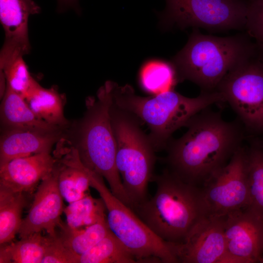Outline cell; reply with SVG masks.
Returning <instances> with one entry per match:
<instances>
[{
    "instance_id": "cell-1",
    "label": "cell",
    "mask_w": 263,
    "mask_h": 263,
    "mask_svg": "<svg viewBox=\"0 0 263 263\" xmlns=\"http://www.w3.org/2000/svg\"><path fill=\"white\" fill-rule=\"evenodd\" d=\"M208 108L192 116L180 138L171 139L166 148L169 169L186 183H204L225 166L242 147L240 123L227 121Z\"/></svg>"
},
{
    "instance_id": "cell-2",
    "label": "cell",
    "mask_w": 263,
    "mask_h": 263,
    "mask_svg": "<svg viewBox=\"0 0 263 263\" xmlns=\"http://www.w3.org/2000/svg\"><path fill=\"white\" fill-rule=\"evenodd\" d=\"M113 81H107L96 95L85 101L86 110L80 120L70 125L68 139L77 150L82 163L104 178L112 193L131 207L116 165L117 146L111 116Z\"/></svg>"
},
{
    "instance_id": "cell-3",
    "label": "cell",
    "mask_w": 263,
    "mask_h": 263,
    "mask_svg": "<svg viewBox=\"0 0 263 263\" xmlns=\"http://www.w3.org/2000/svg\"><path fill=\"white\" fill-rule=\"evenodd\" d=\"M112 96L115 105L147 125L155 151L166 149L173 133L185 127L196 113L214 104L225 102L216 90L202 92L192 98L173 90L144 97L136 94L130 85L119 86L113 81Z\"/></svg>"
},
{
    "instance_id": "cell-4",
    "label": "cell",
    "mask_w": 263,
    "mask_h": 263,
    "mask_svg": "<svg viewBox=\"0 0 263 263\" xmlns=\"http://www.w3.org/2000/svg\"><path fill=\"white\" fill-rule=\"evenodd\" d=\"M154 195L132 209L159 238L182 242L195 224L207 215L202 189L185 182L168 169L151 178Z\"/></svg>"
},
{
    "instance_id": "cell-5",
    "label": "cell",
    "mask_w": 263,
    "mask_h": 263,
    "mask_svg": "<svg viewBox=\"0 0 263 263\" xmlns=\"http://www.w3.org/2000/svg\"><path fill=\"white\" fill-rule=\"evenodd\" d=\"M251 51L241 36L205 35L195 28L171 62L180 81L188 80L197 85L202 92H212L228 72L251 56Z\"/></svg>"
},
{
    "instance_id": "cell-6",
    "label": "cell",
    "mask_w": 263,
    "mask_h": 263,
    "mask_svg": "<svg viewBox=\"0 0 263 263\" xmlns=\"http://www.w3.org/2000/svg\"><path fill=\"white\" fill-rule=\"evenodd\" d=\"M116 140V165L131 208L147 199L149 182L153 176L154 150L148 135L141 129L139 119L115 105L110 109Z\"/></svg>"
},
{
    "instance_id": "cell-7",
    "label": "cell",
    "mask_w": 263,
    "mask_h": 263,
    "mask_svg": "<svg viewBox=\"0 0 263 263\" xmlns=\"http://www.w3.org/2000/svg\"><path fill=\"white\" fill-rule=\"evenodd\" d=\"M84 169L91 187L97 190L104 203L110 231L137 262L178 263L172 243L157 236L130 207L112 193L103 177L86 167Z\"/></svg>"
},
{
    "instance_id": "cell-8",
    "label": "cell",
    "mask_w": 263,
    "mask_h": 263,
    "mask_svg": "<svg viewBox=\"0 0 263 263\" xmlns=\"http://www.w3.org/2000/svg\"><path fill=\"white\" fill-rule=\"evenodd\" d=\"M166 8L159 14L164 29L188 27L209 30L245 27L248 3L242 0H165Z\"/></svg>"
},
{
    "instance_id": "cell-9",
    "label": "cell",
    "mask_w": 263,
    "mask_h": 263,
    "mask_svg": "<svg viewBox=\"0 0 263 263\" xmlns=\"http://www.w3.org/2000/svg\"><path fill=\"white\" fill-rule=\"evenodd\" d=\"M240 62L225 75L216 90L244 126L263 132V65L250 60Z\"/></svg>"
},
{
    "instance_id": "cell-10",
    "label": "cell",
    "mask_w": 263,
    "mask_h": 263,
    "mask_svg": "<svg viewBox=\"0 0 263 263\" xmlns=\"http://www.w3.org/2000/svg\"><path fill=\"white\" fill-rule=\"evenodd\" d=\"M202 192L208 214L226 217L246 208L249 200L246 149L241 147L209 178Z\"/></svg>"
},
{
    "instance_id": "cell-11",
    "label": "cell",
    "mask_w": 263,
    "mask_h": 263,
    "mask_svg": "<svg viewBox=\"0 0 263 263\" xmlns=\"http://www.w3.org/2000/svg\"><path fill=\"white\" fill-rule=\"evenodd\" d=\"M225 219L206 215L195 224L182 242L172 243L178 263H225L227 255Z\"/></svg>"
},
{
    "instance_id": "cell-12",
    "label": "cell",
    "mask_w": 263,
    "mask_h": 263,
    "mask_svg": "<svg viewBox=\"0 0 263 263\" xmlns=\"http://www.w3.org/2000/svg\"><path fill=\"white\" fill-rule=\"evenodd\" d=\"M225 263L258 262L263 254V220L245 208L225 217Z\"/></svg>"
},
{
    "instance_id": "cell-13",
    "label": "cell",
    "mask_w": 263,
    "mask_h": 263,
    "mask_svg": "<svg viewBox=\"0 0 263 263\" xmlns=\"http://www.w3.org/2000/svg\"><path fill=\"white\" fill-rule=\"evenodd\" d=\"M58 170L56 163L53 172L39 185L28 214L23 219L19 231L20 238L36 232L45 231L56 236L63 224V197L57 183Z\"/></svg>"
},
{
    "instance_id": "cell-14",
    "label": "cell",
    "mask_w": 263,
    "mask_h": 263,
    "mask_svg": "<svg viewBox=\"0 0 263 263\" xmlns=\"http://www.w3.org/2000/svg\"><path fill=\"white\" fill-rule=\"evenodd\" d=\"M40 11L33 0H0V20L5 35L0 52V68L29 52V18Z\"/></svg>"
},
{
    "instance_id": "cell-15",
    "label": "cell",
    "mask_w": 263,
    "mask_h": 263,
    "mask_svg": "<svg viewBox=\"0 0 263 263\" xmlns=\"http://www.w3.org/2000/svg\"><path fill=\"white\" fill-rule=\"evenodd\" d=\"M56 163L55 157L46 152L13 159L0 165V186L30 193L53 172Z\"/></svg>"
},
{
    "instance_id": "cell-16",
    "label": "cell",
    "mask_w": 263,
    "mask_h": 263,
    "mask_svg": "<svg viewBox=\"0 0 263 263\" xmlns=\"http://www.w3.org/2000/svg\"><path fill=\"white\" fill-rule=\"evenodd\" d=\"M65 131L3 129L0 140V165L16 158L50 153L53 146L64 136Z\"/></svg>"
},
{
    "instance_id": "cell-17",
    "label": "cell",
    "mask_w": 263,
    "mask_h": 263,
    "mask_svg": "<svg viewBox=\"0 0 263 263\" xmlns=\"http://www.w3.org/2000/svg\"><path fill=\"white\" fill-rule=\"evenodd\" d=\"M0 122L3 129H22L44 131L65 130L38 118L26 100L6 86L0 105Z\"/></svg>"
},
{
    "instance_id": "cell-18",
    "label": "cell",
    "mask_w": 263,
    "mask_h": 263,
    "mask_svg": "<svg viewBox=\"0 0 263 263\" xmlns=\"http://www.w3.org/2000/svg\"><path fill=\"white\" fill-rule=\"evenodd\" d=\"M25 100L39 119L64 129L70 126L64 113V98L56 88H43L36 81Z\"/></svg>"
},
{
    "instance_id": "cell-19",
    "label": "cell",
    "mask_w": 263,
    "mask_h": 263,
    "mask_svg": "<svg viewBox=\"0 0 263 263\" xmlns=\"http://www.w3.org/2000/svg\"><path fill=\"white\" fill-rule=\"evenodd\" d=\"M51 240L49 235L36 232L15 243L0 245V263H42Z\"/></svg>"
},
{
    "instance_id": "cell-20",
    "label": "cell",
    "mask_w": 263,
    "mask_h": 263,
    "mask_svg": "<svg viewBox=\"0 0 263 263\" xmlns=\"http://www.w3.org/2000/svg\"><path fill=\"white\" fill-rule=\"evenodd\" d=\"M26 203L25 194L0 186V245L10 243L19 233Z\"/></svg>"
},
{
    "instance_id": "cell-21",
    "label": "cell",
    "mask_w": 263,
    "mask_h": 263,
    "mask_svg": "<svg viewBox=\"0 0 263 263\" xmlns=\"http://www.w3.org/2000/svg\"><path fill=\"white\" fill-rule=\"evenodd\" d=\"M138 80L143 90L152 94L173 90L180 81L171 61L155 59L143 64L139 71Z\"/></svg>"
},
{
    "instance_id": "cell-22",
    "label": "cell",
    "mask_w": 263,
    "mask_h": 263,
    "mask_svg": "<svg viewBox=\"0 0 263 263\" xmlns=\"http://www.w3.org/2000/svg\"><path fill=\"white\" fill-rule=\"evenodd\" d=\"M110 231L107 219L80 228H74L64 223L57 231V235L70 250L80 256L103 238Z\"/></svg>"
},
{
    "instance_id": "cell-23",
    "label": "cell",
    "mask_w": 263,
    "mask_h": 263,
    "mask_svg": "<svg viewBox=\"0 0 263 263\" xmlns=\"http://www.w3.org/2000/svg\"><path fill=\"white\" fill-rule=\"evenodd\" d=\"M246 150L249 200L247 209L263 220V144Z\"/></svg>"
},
{
    "instance_id": "cell-24",
    "label": "cell",
    "mask_w": 263,
    "mask_h": 263,
    "mask_svg": "<svg viewBox=\"0 0 263 263\" xmlns=\"http://www.w3.org/2000/svg\"><path fill=\"white\" fill-rule=\"evenodd\" d=\"M135 263V257L111 231L85 253L78 263Z\"/></svg>"
},
{
    "instance_id": "cell-25",
    "label": "cell",
    "mask_w": 263,
    "mask_h": 263,
    "mask_svg": "<svg viewBox=\"0 0 263 263\" xmlns=\"http://www.w3.org/2000/svg\"><path fill=\"white\" fill-rule=\"evenodd\" d=\"M67 224L74 228L85 227L106 219V209L101 198L95 199L89 194L69 203L63 210Z\"/></svg>"
},
{
    "instance_id": "cell-26",
    "label": "cell",
    "mask_w": 263,
    "mask_h": 263,
    "mask_svg": "<svg viewBox=\"0 0 263 263\" xmlns=\"http://www.w3.org/2000/svg\"><path fill=\"white\" fill-rule=\"evenodd\" d=\"M5 78L6 86L25 100L36 82L30 75L23 56L18 57L0 69Z\"/></svg>"
},
{
    "instance_id": "cell-27",
    "label": "cell",
    "mask_w": 263,
    "mask_h": 263,
    "mask_svg": "<svg viewBox=\"0 0 263 263\" xmlns=\"http://www.w3.org/2000/svg\"><path fill=\"white\" fill-rule=\"evenodd\" d=\"M79 256L68 249L56 234L51 236L42 263H78Z\"/></svg>"
},
{
    "instance_id": "cell-28",
    "label": "cell",
    "mask_w": 263,
    "mask_h": 263,
    "mask_svg": "<svg viewBox=\"0 0 263 263\" xmlns=\"http://www.w3.org/2000/svg\"><path fill=\"white\" fill-rule=\"evenodd\" d=\"M245 28L263 45V0H250Z\"/></svg>"
},
{
    "instance_id": "cell-29",
    "label": "cell",
    "mask_w": 263,
    "mask_h": 263,
    "mask_svg": "<svg viewBox=\"0 0 263 263\" xmlns=\"http://www.w3.org/2000/svg\"><path fill=\"white\" fill-rule=\"evenodd\" d=\"M58 6L60 9H64L66 8L74 7L77 8V0H57Z\"/></svg>"
},
{
    "instance_id": "cell-30",
    "label": "cell",
    "mask_w": 263,
    "mask_h": 263,
    "mask_svg": "<svg viewBox=\"0 0 263 263\" xmlns=\"http://www.w3.org/2000/svg\"><path fill=\"white\" fill-rule=\"evenodd\" d=\"M258 262L263 263V255L259 258Z\"/></svg>"
}]
</instances>
